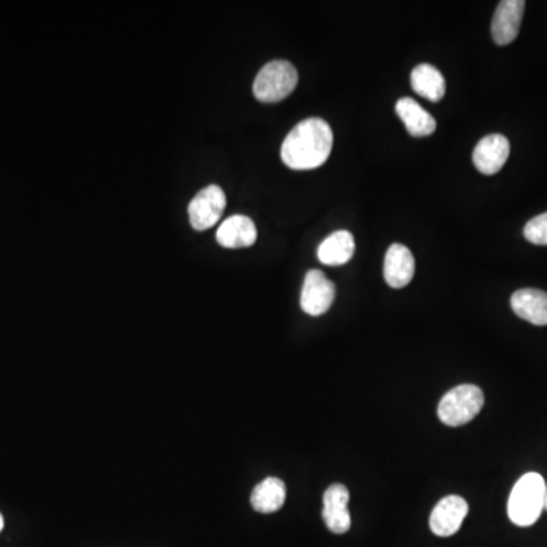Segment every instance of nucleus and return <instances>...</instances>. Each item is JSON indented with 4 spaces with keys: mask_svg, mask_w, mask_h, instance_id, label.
<instances>
[{
    "mask_svg": "<svg viewBox=\"0 0 547 547\" xmlns=\"http://www.w3.org/2000/svg\"><path fill=\"white\" fill-rule=\"evenodd\" d=\"M297 84V69L289 61H271L257 73L253 93L260 102L272 104V102H280L288 98Z\"/></svg>",
    "mask_w": 547,
    "mask_h": 547,
    "instance_id": "obj_3",
    "label": "nucleus"
},
{
    "mask_svg": "<svg viewBox=\"0 0 547 547\" xmlns=\"http://www.w3.org/2000/svg\"><path fill=\"white\" fill-rule=\"evenodd\" d=\"M526 4L523 0H503L494 11L491 35L496 45L506 46L516 40L523 22Z\"/></svg>",
    "mask_w": 547,
    "mask_h": 547,
    "instance_id": "obj_7",
    "label": "nucleus"
},
{
    "mask_svg": "<svg viewBox=\"0 0 547 547\" xmlns=\"http://www.w3.org/2000/svg\"><path fill=\"white\" fill-rule=\"evenodd\" d=\"M514 314L534 326H547V292L526 288L511 297Z\"/></svg>",
    "mask_w": 547,
    "mask_h": 547,
    "instance_id": "obj_13",
    "label": "nucleus"
},
{
    "mask_svg": "<svg viewBox=\"0 0 547 547\" xmlns=\"http://www.w3.org/2000/svg\"><path fill=\"white\" fill-rule=\"evenodd\" d=\"M336 288L332 280L318 269L307 272L301 289V309L310 317L326 314L335 301Z\"/></svg>",
    "mask_w": 547,
    "mask_h": 547,
    "instance_id": "obj_5",
    "label": "nucleus"
},
{
    "mask_svg": "<svg viewBox=\"0 0 547 547\" xmlns=\"http://www.w3.org/2000/svg\"><path fill=\"white\" fill-rule=\"evenodd\" d=\"M415 259L405 245L394 244L388 248L383 263V276L391 288L402 289L414 279Z\"/></svg>",
    "mask_w": 547,
    "mask_h": 547,
    "instance_id": "obj_11",
    "label": "nucleus"
},
{
    "mask_svg": "<svg viewBox=\"0 0 547 547\" xmlns=\"http://www.w3.org/2000/svg\"><path fill=\"white\" fill-rule=\"evenodd\" d=\"M216 241L221 247L230 248V250L251 247L257 241L256 224L248 216H231L218 228Z\"/></svg>",
    "mask_w": 547,
    "mask_h": 547,
    "instance_id": "obj_12",
    "label": "nucleus"
},
{
    "mask_svg": "<svg viewBox=\"0 0 547 547\" xmlns=\"http://www.w3.org/2000/svg\"><path fill=\"white\" fill-rule=\"evenodd\" d=\"M484 391L476 385H459L450 389L438 405V417L446 426L470 423L484 408Z\"/></svg>",
    "mask_w": 547,
    "mask_h": 547,
    "instance_id": "obj_4",
    "label": "nucleus"
},
{
    "mask_svg": "<svg viewBox=\"0 0 547 547\" xmlns=\"http://www.w3.org/2000/svg\"><path fill=\"white\" fill-rule=\"evenodd\" d=\"M397 116L406 125V130L414 137H427L437 130V121L427 113L418 102L411 98H402L396 104Z\"/></svg>",
    "mask_w": 547,
    "mask_h": 547,
    "instance_id": "obj_14",
    "label": "nucleus"
},
{
    "mask_svg": "<svg viewBox=\"0 0 547 547\" xmlns=\"http://www.w3.org/2000/svg\"><path fill=\"white\" fill-rule=\"evenodd\" d=\"M333 148L330 125L320 117H309L292 128L282 145V160L294 171H310L329 160Z\"/></svg>",
    "mask_w": 547,
    "mask_h": 547,
    "instance_id": "obj_1",
    "label": "nucleus"
},
{
    "mask_svg": "<svg viewBox=\"0 0 547 547\" xmlns=\"http://www.w3.org/2000/svg\"><path fill=\"white\" fill-rule=\"evenodd\" d=\"M547 487L538 473H526L514 485L508 500V516L514 525L528 528L540 519L546 502Z\"/></svg>",
    "mask_w": 547,
    "mask_h": 547,
    "instance_id": "obj_2",
    "label": "nucleus"
},
{
    "mask_svg": "<svg viewBox=\"0 0 547 547\" xmlns=\"http://www.w3.org/2000/svg\"><path fill=\"white\" fill-rule=\"evenodd\" d=\"M468 514V503L464 497L450 496L444 497L435 506L431 514V531L438 537H452L461 528L465 517Z\"/></svg>",
    "mask_w": 547,
    "mask_h": 547,
    "instance_id": "obj_8",
    "label": "nucleus"
},
{
    "mask_svg": "<svg viewBox=\"0 0 547 547\" xmlns=\"http://www.w3.org/2000/svg\"><path fill=\"white\" fill-rule=\"evenodd\" d=\"M510 151V140L502 134H490L476 145L473 163L481 174L494 175L505 166Z\"/></svg>",
    "mask_w": 547,
    "mask_h": 547,
    "instance_id": "obj_9",
    "label": "nucleus"
},
{
    "mask_svg": "<svg viewBox=\"0 0 547 547\" xmlns=\"http://www.w3.org/2000/svg\"><path fill=\"white\" fill-rule=\"evenodd\" d=\"M286 485L282 479L266 478L260 482L251 494L254 511L262 514L276 513L285 505Z\"/></svg>",
    "mask_w": 547,
    "mask_h": 547,
    "instance_id": "obj_17",
    "label": "nucleus"
},
{
    "mask_svg": "<svg viewBox=\"0 0 547 547\" xmlns=\"http://www.w3.org/2000/svg\"><path fill=\"white\" fill-rule=\"evenodd\" d=\"M526 241L534 245H547V213L535 216L526 224L525 230Z\"/></svg>",
    "mask_w": 547,
    "mask_h": 547,
    "instance_id": "obj_18",
    "label": "nucleus"
},
{
    "mask_svg": "<svg viewBox=\"0 0 547 547\" xmlns=\"http://www.w3.org/2000/svg\"><path fill=\"white\" fill-rule=\"evenodd\" d=\"M355 238L350 231L339 230L330 234L318 247V259L329 266H341L355 256Z\"/></svg>",
    "mask_w": 547,
    "mask_h": 547,
    "instance_id": "obj_15",
    "label": "nucleus"
},
{
    "mask_svg": "<svg viewBox=\"0 0 547 547\" xmlns=\"http://www.w3.org/2000/svg\"><path fill=\"white\" fill-rule=\"evenodd\" d=\"M414 92L427 101L440 102L446 95V80L443 73L431 64H420L411 73Z\"/></svg>",
    "mask_w": 547,
    "mask_h": 547,
    "instance_id": "obj_16",
    "label": "nucleus"
},
{
    "mask_svg": "<svg viewBox=\"0 0 547 547\" xmlns=\"http://www.w3.org/2000/svg\"><path fill=\"white\" fill-rule=\"evenodd\" d=\"M4 529V517H2V514H0V531Z\"/></svg>",
    "mask_w": 547,
    "mask_h": 547,
    "instance_id": "obj_19",
    "label": "nucleus"
},
{
    "mask_svg": "<svg viewBox=\"0 0 547 547\" xmlns=\"http://www.w3.org/2000/svg\"><path fill=\"white\" fill-rule=\"evenodd\" d=\"M227 206V197L219 186L201 190L189 204V221L195 230L204 231L218 224Z\"/></svg>",
    "mask_w": 547,
    "mask_h": 547,
    "instance_id": "obj_6",
    "label": "nucleus"
},
{
    "mask_svg": "<svg viewBox=\"0 0 547 547\" xmlns=\"http://www.w3.org/2000/svg\"><path fill=\"white\" fill-rule=\"evenodd\" d=\"M544 510H547V494H546V502H544Z\"/></svg>",
    "mask_w": 547,
    "mask_h": 547,
    "instance_id": "obj_20",
    "label": "nucleus"
},
{
    "mask_svg": "<svg viewBox=\"0 0 547 547\" xmlns=\"http://www.w3.org/2000/svg\"><path fill=\"white\" fill-rule=\"evenodd\" d=\"M350 493L342 484H333L324 493L323 520L333 534H345L351 526L348 511Z\"/></svg>",
    "mask_w": 547,
    "mask_h": 547,
    "instance_id": "obj_10",
    "label": "nucleus"
}]
</instances>
